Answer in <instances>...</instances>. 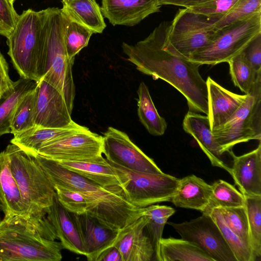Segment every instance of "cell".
Segmentation results:
<instances>
[{
    "mask_svg": "<svg viewBox=\"0 0 261 261\" xmlns=\"http://www.w3.org/2000/svg\"><path fill=\"white\" fill-rule=\"evenodd\" d=\"M227 63L232 81L245 94L251 93L261 84V72L257 73L245 59L243 51Z\"/></svg>",
    "mask_w": 261,
    "mask_h": 261,
    "instance_id": "cell-30",
    "label": "cell"
},
{
    "mask_svg": "<svg viewBox=\"0 0 261 261\" xmlns=\"http://www.w3.org/2000/svg\"><path fill=\"white\" fill-rule=\"evenodd\" d=\"M175 212V210L171 206L159 204H152L140 208V214L147 216L148 219L145 228L154 246L155 258L164 226Z\"/></svg>",
    "mask_w": 261,
    "mask_h": 261,
    "instance_id": "cell-31",
    "label": "cell"
},
{
    "mask_svg": "<svg viewBox=\"0 0 261 261\" xmlns=\"http://www.w3.org/2000/svg\"><path fill=\"white\" fill-rule=\"evenodd\" d=\"M222 153H229L233 147L251 140L261 141V84L224 123L212 131Z\"/></svg>",
    "mask_w": 261,
    "mask_h": 261,
    "instance_id": "cell-8",
    "label": "cell"
},
{
    "mask_svg": "<svg viewBox=\"0 0 261 261\" xmlns=\"http://www.w3.org/2000/svg\"><path fill=\"white\" fill-rule=\"evenodd\" d=\"M19 15L9 0H0V35L7 38L15 28Z\"/></svg>",
    "mask_w": 261,
    "mask_h": 261,
    "instance_id": "cell-41",
    "label": "cell"
},
{
    "mask_svg": "<svg viewBox=\"0 0 261 261\" xmlns=\"http://www.w3.org/2000/svg\"><path fill=\"white\" fill-rule=\"evenodd\" d=\"M9 1H10V2L11 3H12V4H13V3H14V2L15 1V0H9Z\"/></svg>",
    "mask_w": 261,
    "mask_h": 261,
    "instance_id": "cell-47",
    "label": "cell"
},
{
    "mask_svg": "<svg viewBox=\"0 0 261 261\" xmlns=\"http://www.w3.org/2000/svg\"><path fill=\"white\" fill-rule=\"evenodd\" d=\"M5 150L31 217L39 223L51 226L46 218L47 211L56 193L51 181L35 159L17 145L11 143Z\"/></svg>",
    "mask_w": 261,
    "mask_h": 261,
    "instance_id": "cell-6",
    "label": "cell"
},
{
    "mask_svg": "<svg viewBox=\"0 0 261 261\" xmlns=\"http://www.w3.org/2000/svg\"><path fill=\"white\" fill-rule=\"evenodd\" d=\"M36 85L34 81L20 78L15 82L13 90L0 99V137L10 133L11 122L17 106Z\"/></svg>",
    "mask_w": 261,
    "mask_h": 261,
    "instance_id": "cell-29",
    "label": "cell"
},
{
    "mask_svg": "<svg viewBox=\"0 0 261 261\" xmlns=\"http://www.w3.org/2000/svg\"><path fill=\"white\" fill-rule=\"evenodd\" d=\"M37 98L35 126L46 128H64L74 125L61 93L41 79L36 83Z\"/></svg>",
    "mask_w": 261,
    "mask_h": 261,
    "instance_id": "cell-14",
    "label": "cell"
},
{
    "mask_svg": "<svg viewBox=\"0 0 261 261\" xmlns=\"http://www.w3.org/2000/svg\"><path fill=\"white\" fill-rule=\"evenodd\" d=\"M74 215L83 241L85 256L89 261H96L104 250L113 246L118 230L106 226L87 213H74Z\"/></svg>",
    "mask_w": 261,
    "mask_h": 261,
    "instance_id": "cell-18",
    "label": "cell"
},
{
    "mask_svg": "<svg viewBox=\"0 0 261 261\" xmlns=\"http://www.w3.org/2000/svg\"><path fill=\"white\" fill-rule=\"evenodd\" d=\"M62 2H63L64 1V0H61Z\"/></svg>",
    "mask_w": 261,
    "mask_h": 261,
    "instance_id": "cell-48",
    "label": "cell"
},
{
    "mask_svg": "<svg viewBox=\"0 0 261 261\" xmlns=\"http://www.w3.org/2000/svg\"><path fill=\"white\" fill-rule=\"evenodd\" d=\"M212 192V185L192 174L179 179L170 201L177 207L204 213L208 207Z\"/></svg>",
    "mask_w": 261,
    "mask_h": 261,
    "instance_id": "cell-24",
    "label": "cell"
},
{
    "mask_svg": "<svg viewBox=\"0 0 261 261\" xmlns=\"http://www.w3.org/2000/svg\"><path fill=\"white\" fill-rule=\"evenodd\" d=\"M147 217L140 215L118 231L113 245L122 261L156 260L154 246L146 230Z\"/></svg>",
    "mask_w": 261,
    "mask_h": 261,
    "instance_id": "cell-15",
    "label": "cell"
},
{
    "mask_svg": "<svg viewBox=\"0 0 261 261\" xmlns=\"http://www.w3.org/2000/svg\"><path fill=\"white\" fill-rule=\"evenodd\" d=\"M107 161L119 174L127 199L138 208L170 201L177 188L179 179L171 175L131 171Z\"/></svg>",
    "mask_w": 261,
    "mask_h": 261,
    "instance_id": "cell-9",
    "label": "cell"
},
{
    "mask_svg": "<svg viewBox=\"0 0 261 261\" xmlns=\"http://www.w3.org/2000/svg\"><path fill=\"white\" fill-rule=\"evenodd\" d=\"M182 127L196 140L213 166L221 168L230 173V168L223 160L224 153L212 135L206 115L189 111L183 120Z\"/></svg>",
    "mask_w": 261,
    "mask_h": 261,
    "instance_id": "cell-22",
    "label": "cell"
},
{
    "mask_svg": "<svg viewBox=\"0 0 261 261\" xmlns=\"http://www.w3.org/2000/svg\"><path fill=\"white\" fill-rule=\"evenodd\" d=\"M209 0H160L162 5H174L190 8Z\"/></svg>",
    "mask_w": 261,
    "mask_h": 261,
    "instance_id": "cell-45",
    "label": "cell"
},
{
    "mask_svg": "<svg viewBox=\"0 0 261 261\" xmlns=\"http://www.w3.org/2000/svg\"><path fill=\"white\" fill-rule=\"evenodd\" d=\"M69 18L62 8H48L44 22L45 68L42 78L62 95L71 114L75 95L72 67L65 47Z\"/></svg>",
    "mask_w": 261,
    "mask_h": 261,
    "instance_id": "cell-5",
    "label": "cell"
},
{
    "mask_svg": "<svg viewBox=\"0 0 261 261\" xmlns=\"http://www.w3.org/2000/svg\"><path fill=\"white\" fill-rule=\"evenodd\" d=\"M0 210L4 217L20 216L39 223L31 217L11 172L8 155L4 150L0 152Z\"/></svg>",
    "mask_w": 261,
    "mask_h": 261,
    "instance_id": "cell-23",
    "label": "cell"
},
{
    "mask_svg": "<svg viewBox=\"0 0 261 261\" xmlns=\"http://www.w3.org/2000/svg\"><path fill=\"white\" fill-rule=\"evenodd\" d=\"M96 261H122V259L119 250L112 246L104 250Z\"/></svg>",
    "mask_w": 261,
    "mask_h": 261,
    "instance_id": "cell-44",
    "label": "cell"
},
{
    "mask_svg": "<svg viewBox=\"0 0 261 261\" xmlns=\"http://www.w3.org/2000/svg\"><path fill=\"white\" fill-rule=\"evenodd\" d=\"M0 99H1V98H0Z\"/></svg>",
    "mask_w": 261,
    "mask_h": 261,
    "instance_id": "cell-49",
    "label": "cell"
},
{
    "mask_svg": "<svg viewBox=\"0 0 261 261\" xmlns=\"http://www.w3.org/2000/svg\"><path fill=\"white\" fill-rule=\"evenodd\" d=\"M15 82L12 81L9 74L8 63L0 51V98L6 96L13 89Z\"/></svg>",
    "mask_w": 261,
    "mask_h": 261,
    "instance_id": "cell-43",
    "label": "cell"
},
{
    "mask_svg": "<svg viewBox=\"0 0 261 261\" xmlns=\"http://www.w3.org/2000/svg\"><path fill=\"white\" fill-rule=\"evenodd\" d=\"M55 161L65 168L92 180L103 188L126 197L120 176L106 158L93 161Z\"/></svg>",
    "mask_w": 261,
    "mask_h": 261,
    "instance_id": "cell-21",
    "label": "cell"
},
{
    "mask_svg": "<svg viewBox=\"0 0 261 261\" xmlns=\"http://www.w3.org/2000/svg\"><path fill=\"white\" fill-rule=\"evenodd\" d=\"M212 185V192L208 208L232 207L245 206L244 196L236 188L222 179L215 181Z\"/></svg>",
    "mask_w": 261,
    "mask_h": 261,
    "instance_id": "cell-35",
    "label": "cell"
},
{
    "mask_svg": "<svg viewBox=\"0 0 261 261\" xmlns=\"http://www.w3.org/2000/svg\"><path fill=\"white\" fill-rule=\"evenodd\" d=\"M160 0H101L104 17L113 26L132 27L160 11Z\"/></svg>",
    "mask_w": 261,
    "mask_h": 261,
    "instance_id": "cell-16",
    "label": "cell"
},
{
    "mask_svg": "<svg viewBox=\"0 0 261 261\" xmlns=\"http://www.w3.org/2000/svg\"><path fill=\"white\" fill-rule=\"evenodd\" d=\"M215 22L188 8L179 9L171 22L166 41L168 48L189 59L211 42L218 29Z\"/></svg>",
    "mask_w": 261,
    "mask_h": 261,
    "instance_id": "cell-10",
    "label": "cell"
},
{
    "mask_svg": "<svg viewBox=\"0 0 261 261\" xmlns=\"http://www.w3.org/2000/svg\"><path fill=\"white\" fill-rule=\"evenodd\" d=\"M249 226V242L256 259L261 256V195L244 196Z\"/></svg>",
    "mask_w": 261,
    "mask_h": 261,
    "instance_id": "cell-34",
    "label": "cell"
},
{
    "mask_svg": "<svg viewBox=\"0 0 261 261\" xmlns=\"http://www.w3.org/2000/svg\"><path fill=\"white\" fill-rule=\"evenodd\" d=\"M180 235L204 251L214 261H237L218 225L205 213L181 223L167 222Z\"/></svg>",
    "mask_w": 261,
    "mask_h": 261,
    "instance_id": "cell-12",
    "label": "cell"
},
{
    "mask_svg": "<svg viewBox=\"0 0 261 261\" xmlns=\"http://www.w3.org/2000/svg\"><path fill=\"white\" fill-rule=\"evenodd\" d=\"M171 22L163 21L144 39L134 44L123 42L127 60L141 72L156 80L166 81L186 98L189 111L208 114L206 81L199 72V64L180 57L166 43Z\"/></svg>",
    "mask_w": 261,
    "mask_h": 261,
    "instance_id": "cell-1",
    "label": "cell"
},
{
    "mask_svg": "<svg viewBox=\"0 0 261 261\" xmlns=\"http://www.w3.org/2000/svg\"><path fill=\"white\" fill-rule=\"evenodd\" d=\"M34 157L51 181L58 186L77 191L91 204L87 213L106 226L119 230L141 214L122 195L103 188L59 165L55 161L38 154Z\"/></svg>",
    "mask_w": 261,
    "mask_h": 261,
    "instance_id": "cell-2",
    "label": "cell"
},
{
    "mask_svg": "<svg viewBox=\"0 0 261 261\" xmlns=\"http://www.w3.org/2000/svg\"><path fill=\"white\" fill-rule=\"evenodd\" d=\"M205 214H208L218 225L237 261L256 260L250 246L227 225L218 207H213Z\"/></svg>",
    "mask_w": 261,
    "mask_h": 261,
    "instance_id": "cell-32",
    "label": "cell"
},
{
    "mask_svg": "<svg viewBox=\"0 0 261 261\" xmlns=\"http://www.w3.org/2000/svg\"><path fill=\"white\" fill-rule=\"evenodd\" d=\"M218 208L229 228L250 247L246 206Z\"/></svg>",
    "mask_w": 261,
    "mask_h": 261,
    "instance_id": "cell-37",
    "label": "cell"
},
{
    "mask_svg": "<svg viewBox=\"0 0 261 261\" xmlns=\"http://www.w3.org/2000/svg\"><path fill=\"white\" fill-rule=\"evenodd\" d=\"M53 186L59 202L68 211L82 214L90 211V202L81 193L58 186Z\"/></svg>",
    "mask_w": 261,
    "mask_h": 261,
    "instance_id": "cell-39",
    "label": "cell"
},
{
    "mask_svg": "<svg viewBox=\"0 0 261 261\" xmlns=\"http://www.w3.org/2000/svg\"><path fill=\"white\" fill-rule=\"evenodd\" d=\"M245 59L257 73L261 72V35L242 51Z\"/></svg>",
    "mask_w": 261,
    "mask_h": 261,
    "instance_id": "cell-42",
    "label": "cell"
},
{
    "mask_svg": "<svg viewBox=\"0 0 261 261\" xmlns=\"http://www.w3.org/2000/svg\"><path fill=\"white\" fill-rule=\"evenodd\" d=\"M102 153L107 160L131 171L155 174L164 173L125 133L109 127L102 136Z\"/></svg>",
    "mask_w": 261,
    "mask_h": 261,
    "instance_id": "cell-13",
    "label": "cell"
},
{
    "mask_svg": "<svg viewBox=\"0 0 261 261\" xmlns=\"http://www.w3.org/2000/svg\"><path fill=\"white\" fill-rule=\"evenodd\" d=\"M207 91L208 114L212 130L226 122L237 111L248 94L234 93L208 76L206 81Z\"/></svg>",
    "mask_w": 261,
    "mask_h": 261,
    "instance_id": "cell-19",
    "label": "cell"
},
{
    "mask_svg": "<svg viewBox=\"0 0 261 261\" xmlns=\"http://www.w3.org/2000/svg\"><path fill=\"white\" fill-rule=\"evenodd\" d=\"M138 95L137 113L140 121L148 133L155 136L164 134L167 123L159 114L146 84L140 83L137 90Z\"/></svg>",
    "mask_w": 261,
    "mask_h": 261,
    "instance_id": "cell-28",
    "label": "cell"
},
{
    "mask_svg": "<svg viewBox=\"0 0 261 261\" xmlns=\"http://www.w3.org/2000/svg\"><path fill=\"white\" fill-rule=\"evenodd\" d=\"M259 12H261V0H241L232 11L216 21L215 25L219 29Z\"/></svg>",
    "mask_w": 261,
    "mask_h": 261,
    "instance_id": "cell-40",
    "label": "cell"
},
{
    "mask_svg": "<svg viewBox=\"0 0 261 261\" xmlns=\"http://www.w3.org/2000/svg\"><path fill=\"white\" fill-rule=\"evenodd\" d=\"M36 98V85L24 95L17 106L11 122L10 133L14 135L35 125Z\"/></svg>",
    "mask_w": 261,
    "mask_h": 261,
    "instance_id": "cell-33",
    "label": "cell"
},
{
    "mask_svg": "<svg viewBox=\"0 0 261 261\" xmlns=\"http://www.w3.org/2000/svg\"><path fill=\"white\" fill-rule=\"evenodd\" d=\"M230 174L244 196L261 195V143L254 150L239 156L232 151Z\"/></svg>",
    "mask_w": 261,
    "mask_h": 261,
    "instance_id": "cell-17",
    "label": "cell"
},
{
    "mask_svg": "<svg viewBox=\"0 0 261 261\" xmlns=\"http://www.w3.org/2000/svg\"><path fill=\"white\" fill-rule=\"evenodd\" d=\"M54 228L20 216L0 221V261H60L63 247Z\"/></svg>",
    "mask_w": 261,
    "mask_h": 261,
    "instance_id": "cell-3",
    "label": "cell"
},
{
    "mask_svg": "<svg viewBox=\"0 0 261 261\" xmlns=\"http://www.w3.org/2000/svg\"><path fill=\"white\" fill-rule=\"evenodd\" d=\"M45 15L46 9L23 11L7 38L8 54L14 67L21 78L36 83L42 79L45 72Z\"/></svg>",
    "mask_w": 261,
    "mask_h": 261,
    "instance_id": "cell-4",
    "label": "cell"
},
{
    "mask_svg": "<svg viewBox=\"0 0 261 261\" xmlns=\"http://www.w3.org/2000/svg\"><path fill=\"white\" fill-rule=\"evenodd\" d=\"M94 33L89 28L69 19L65 34V44L70 59L75 56L89 43Z\"/></svg>",
    "mask_w": 261,
    "mask_h": 261,
    "instance_id": "cell-36",
    "label": "cell"
},
{
    "mask_svg": "<svg viewBox=\"0 0 261 261\" xmlns=\"http://www.w3.org/2000/svg\"><path fill=\"white\" fill-rule=\"evenodd\" d=\"M84 127L77 123L64 128H46L34 126L14 135L10 142L17 145L27 153L34 156L37 154L39 148L43 144L82 129Z\"/></svg>",
    "mask_w": 261,
    "mask_h": 261,
    "instance_id": "cell-25",
    "label": "cell"
},
{
    "mask_svg": "<svg viewBox=\"0 0 261 261\" xmlns=\"http://www.w3.org/2000/svg\"><path fill=\"white\" fill-rule=\"evenodd\" d=\"M102 144V136L85 126L43 144L37 154L55 161H97L103 158Z\"/></svg>",
    "mask_w": 261,
    "mask_h": 261,
    "instance_id": "cell-11",
    "label": "cell"
},
{
    "mask_svg": "<svg viewBox=\"0 0 261 261\" xmlns=\"http://www.w3.org/2000/svg\"><path fill=\"white\" fill-rule=\"evenodd\" d=\"M240 1L209 0L188 9L216 22L232 11Z\"/></svg>",
    "mask_w": 261,
    "mask_h": 261,
    "instance_id": "cell-38",
    "label": "cell"
},
{
    "mask_svg": "<svg viewBox=\"0 0 261 261\" xmlns=\"http://www.w3.org/2000/svg\"><path fill=\"white\" fill-rule=\"evenodd\" d=\"M46 218L55 230L57 239L64 249L85 256L83 241L74 213L66 210L55 193L52 204L46 212Z\"/></svg>",
    "mask_w": 261,
    "mask_h": 261,
    "instance_id": "cell-20",
    "label": "cell"
},
{
    "mask_svg": "<svg viewBox=\"0 0 261 261\" xmlns=\"http://www.w3.org/2000/svg\"><path fill=\"white\" fill-rule=\"evenodd\" d=\"M261 35V12L218 29L211 42L189 60L200 65L227 62Z\"/></svg>",
    "mask_w": 261,
    "mask_h": 261,
    "instance_id": "cell-7",
    "label": "cell"
},
{
    "mask_svg": "<svg viewBox=\"0 0 261 261\" xmlns=\"http://www.w3.org/2000/svg\"><path fill=\"white\" fill-rule=\"evenodd\" d=\"M70 1H71V0H64V1L63 2H62V3H67Z\"/></svg>",
    "mask_w": 261,
    "mask_h": 261,
    "instance_id": "cell-46",
    "label": "cell"
},
{
    "mask_svg": "<svg viewBox=\"0 0 261 261\" xmlns=\"http://www.w3.org/2000/svg\"><path fill=\"white\" fill-rule=\"evenodd\" d=\"M62 9L72 21L101 34L106 28L100 7L96 0H71L63 3Z\"/></svg>",
    "mask_w": 261,
    "mask_h": 261,
    "instance_id": "cell-27",
    "label": "cell"
},
{
    "mask_svg": "<svg viewBox=\"0 0 261 261\" xmlns=\"http://www.w3.org/2000/svg\"><path fill=\"white\" fill-rule=\"evenodd\" d=\"M156 261H214L194 243L182 239L170 237L160 240Z\"/></svg>",
    "mask_w": 261,
    "mask_h": 261,
    "instance_id": "cell-26",
    "label": "cell"
}]
</instances>
